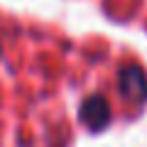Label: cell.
Wrapping results in <instances>:
<instances>
[{
    "label": "cell",
    "instance_id": "obj_2",
    "mask_svg": "<svg viewBox=\"0 0 147 147\" xmlns=\"http://www.w3.org/2000/svg\"><path fill=\"white\" fill-rule=\"evenodd\" d=\"M110 118H113V110H110L108 100H105L103 96H98V93L88 96V98L84 100V105H81V120H84L86 127L93 130V132L108 127Z\"/></svg>",
    "mask_w": 147,
    "mask_h": 147
},
{
    "label": "cell",
    "instance_id": "obj_1",
    "mask_svg": "<svg viewBox=\"0 0 147 147\" xmlns=\"http://www.w3.org/2000/svg\"><path fill=\"white\" fill-rule=\"evenodd\" d=\"M118 81H120V91L127 100H132V103L147 100V74L140 66H135V64L123 66L118 74Z\"/></svg>",
    "mask_w": 147,
    "mask_h": 147
}]
</instances>
